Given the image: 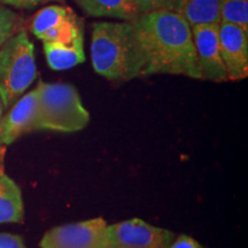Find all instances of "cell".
Masks as SVG:
<instances>
[{"label":"cell","mask_w":248,"mask_h":248,"mask_svg":"<svg viewBox=\"0 0 248 248\" xmlns=\"http://www.w3.org/2000/svg\"><path fill=\"white\" fill-rule=\"evenodd\" d=\"M0 248H27L23 239L17 234L0 233Z\"/></svg>","instance_id":"18"},{"label":"cell","mask_w":248,"mask_h":248,"mask_svg":"<svg viewBox=\"0 0 248 248\" xmlns=\"http://www.w3.org/2000/svg\"><path fill=\"white\" fill-rule=\"evenodd\" d=\"M145 59L144 77L176 75L202 79L192 28L170 11L140 14L133 20Z\"/></svg>","instance_id":"1"},{"label":"cell","mask_w":248,"mask_h":248,"mask_svg":"<svg viewBox=\"0 0 248 248\" xmlns=\"http://www.w3.org/2000/svg\"><path fill=\"white\" fill-rule=\"evenodd\" d=\"M91 62L98 75L111 82L144 77L145 59L133 21L92 24Z\"/></svg>","instance_id":"2"},{"label":"cell","mask_w":248,"mask_h":248,"mask_svg":"<svg viewBox=\"0 0 248 248\" xmlns=\"http://www.w3.org/2000/svg\"><path fill=\"white\" fill-rule=\"evenodd\" d=\"M35 130L73 133L82 131L90 122V113L76 88L67 83L37 84Z\"/></svg>","instance_id":"3"},{"label":"cell","mask_w":248,"mask_h":248,"mask_svg":"<svg viewBox=\"0 0 248 248\" xmlns=\"http://www.w3.org/2000/svg\"><path fill=\"white\" fill-rule=\"evenodd\" d=\"M83 12L93 17H109L133 21L139 15L135 0H79Z\"/></svg>","instance_id":"12"},{"label":"cell","mask_w":248,"mask_h":248,"mask_svg":"<svg viewBox=\"0 0 248 248\" xmlns=\"http://www.w3.org/2000/svg\"><path fill=\"white\" fill-rule=\"evenodd\" d=\"M5 155H6V146L0 145V176L5 173Z\"/></svg>","instance_id":"21"},{"label":"cell","mask_w":248,"mask_h":248,"mask_svg":"<svg viewBox=\"0 0 248 248\" xmlns=\"http://www.w3.org/2000/svg\"><path fill=\"white\" fill-rule=\"evenodd\" d=\"M167 248H203L201 245L188 235L182 234Z\"/></svg>","instance_id":"20"},{"label":"cell","mask_w":248,"mask_h":248,"mask_svg":"<svg viewBox=\"0 0 248 248\" xmlns=\"http://www.w3.org/2000/svg\"><path fill=\"white\" fill-rule=\"evenodd\" d=\"M219 18L221 23L248 31V0H222Z\"/></svg>","instance_id":"15"},{"label":"cell","mask_w":248,"mask_h":248,"mask_svg":"<svg viewBox=\"0 0 248 248\" xmlns=\"http://www.w3.org/2000/svg\"><path fill=\"white\" fill-rule=\"evenodd\" d=\"M4 113H5L4 105H2L1 98H0V124H1V120H2V116H4Z\"/></svg>","instance_id":"22"},{"label":"cell","mask_w":248,"mask_h":248,"mask_svg":"<svg viewBox=\"0 0 248 248\" xmlns=\"http://www.w3.org/2000/svg\"><path fill=\"white\" fill-rule=\"evenodd\" d=\"M76 1H77V2H78V1H79V0H76Z\"/></svg>","instance_id":"24"},{"label":"cell","mask_w":248,"mask_h":248,"mask_svg":"<svg viewBox=\"0 0 248 248\" xmlns=\"http://www.w3.org/2000/svg\"><path fill=\"white\" fill-rule=\"evenodd\" d=\"M48 67L53 70H67L85 62L84 38L67 43H43Z\"/></svg>","instance_id":"11"},{"label":"cell","mask_w":248,"mask_h":248,"mask_svg":"<svg viewBox=\"0 0 248 248\" xmlns=\"http://www.w3.org/2000/svg\"><path fill=\"white\" fill-rule=\"evenodd\" d=\"M107 222L102 217L69 223L48 230L40 248H108Z\"/></svg>","instance_id":"5"},{"label":"cell","mask_w":248,"mask_h":248,"mask_svg":"<svg viewBox=\"0 0 248 248\" xmlns=\"http://www.w3.org/2000/svg\"><path fill=\"white\" fill-rule=\"evenodd\" d=\"M17 20L18 15L16 13L0 4V47L5 44L9 37L13 36Z\"/></svg>","instance_id":"16"},{"label":"cell","mask_w":248,"mask_h":248,"mask_svg":"<svg viewBox=\"0 0 248 248\" xmlns=\"http://www.w3.org/2000/svg\"><path fill=\"white\" fill-rule=\"evenodd\" d=\"M24 204L20 187L6 173L0 176V224L22 223Z\"/></svg>","instance_id":"13"},{"label":"cell","mask_w":248,"mask_h":248,"mask_svg":"<svg viewBox=\"0 0 248 248\" xmlns=\"http://www.w3.org/2000/svg\"><path fill=\"white\" fill-rule=\"evenodd\" d=\"M45 1H47V0H0V4L12 6V7L15 8L30 9Z\"/></svg>","instance_id":"19"},{"label":"cell","mask_w":248,"mask_h":248,"mask_svg":"<svg viewBox=\"0 0 248 248\" xmlns=\"http://www.w3.org/2000/svg\"><path fill=\"white\" fill-rule=\"evenodd\" d=\"M173 234L162 228L131 218L107 226L108 248H167Z\"/></svg>","instance_id":"6"},{"label":"cell","mask_w":248,"mask_h":248,"mask_svg":"<svg viewBox=\"0 0 248 248\" xmlns=\"http://www.w3.org/2000/svg\"><path fill=\"white\" fill-rule=\"evenodd\" d=\"M57 1H62V0H57Z\"/></svg>","instance_id":"23"},{"label":"cell","mask_w":248,"mask_h":248,"mask_svg":"<svg viewBox=\"0 0 248 248\" xmlns=\"http://www.w3.org/2000/svg\"><path fill=\"white\" fill-rule=\"evenodd\" d=\"M37 88L22 95L2 116L0 124V145L13 144L27 132L35 131Z\"/></svg>","instance_id":"9"},{"label":"cell","mask_w":248,"mask_h":248,"mask_svg":"<svg viewBox=\"0 0 248 248\" xmlns=\"http://www.w3.org/2000/svg\"><path fill=\"white\" fill-rule=\"evenodd\" d=\"M37 77L35 46L26 31L11 36L0 47V98L8 110Z\"/></svg>","instance_id":"4"},{"label":"cell","mask_w":248,"mask_h":248,"mask_svg":"<svg viewBox=\"0 0 248 248\" xmlns=\"http://www.w3.org/2000/svg\"><path fill=\"white\" fill-rule=\"evenodd\" d=\"M218 44L229 80L237 82L248 76V31L232 24L218 26Z\"/></svg>","instance_id":"7"},{"label":"cell","mask_w":248,"mask_h":248,"mask_svg":"<svg viewBox=\"0 0 248 248\" xmlns=\"http://www.w3.org/2000/svg\"><path fill=\"white\" fill-rule=\"evenodd\" d=\"M218 27L202 26L192 28L198 62L203 80L214 83L228 82L218 44Z\"/></svg>","instance_id":"8"},{"label":"cell","mask_w":248,"mask_h":248,"mask_svg":"<svg viewBox=\"0 0 248 248\" xmlns=\"http://www.w3.org/2000/svg\"><path fill=\"white\" fill-rule=\"evenodd\" d=\"M71 9L61 5L46 6L37 12L31 22V31L39 38L46 31L60 26L70 14Z\"/></svg>","instance_id":"14"},{"label":"cell","mask_w":248,"mask_h":248,"mask_svg":"<svg viewBox=\"0 0 248 248\" xmlns=\"http://www.w3.org/2000/svg\"><path fill=\"white\" fill-rule=\"evenodd\" d=\"M172 0H135L139 14H146L156 11H169Z\"/></svg>","instance_id":"17"},{"label":"cell","mask_w":248,"mask_h":248,"mask_svg":"<svg viewBox=\"0 0 248 248\" xmlns=\"http://www.w3.org/2000/svg\"><path fill=\"white\" fill-rule=\"evenodd\" d=\"M222 0H172L169 11L184 18L191 28L218 27Z\"/></svg>","instance_id":"10"}]
</instances>
